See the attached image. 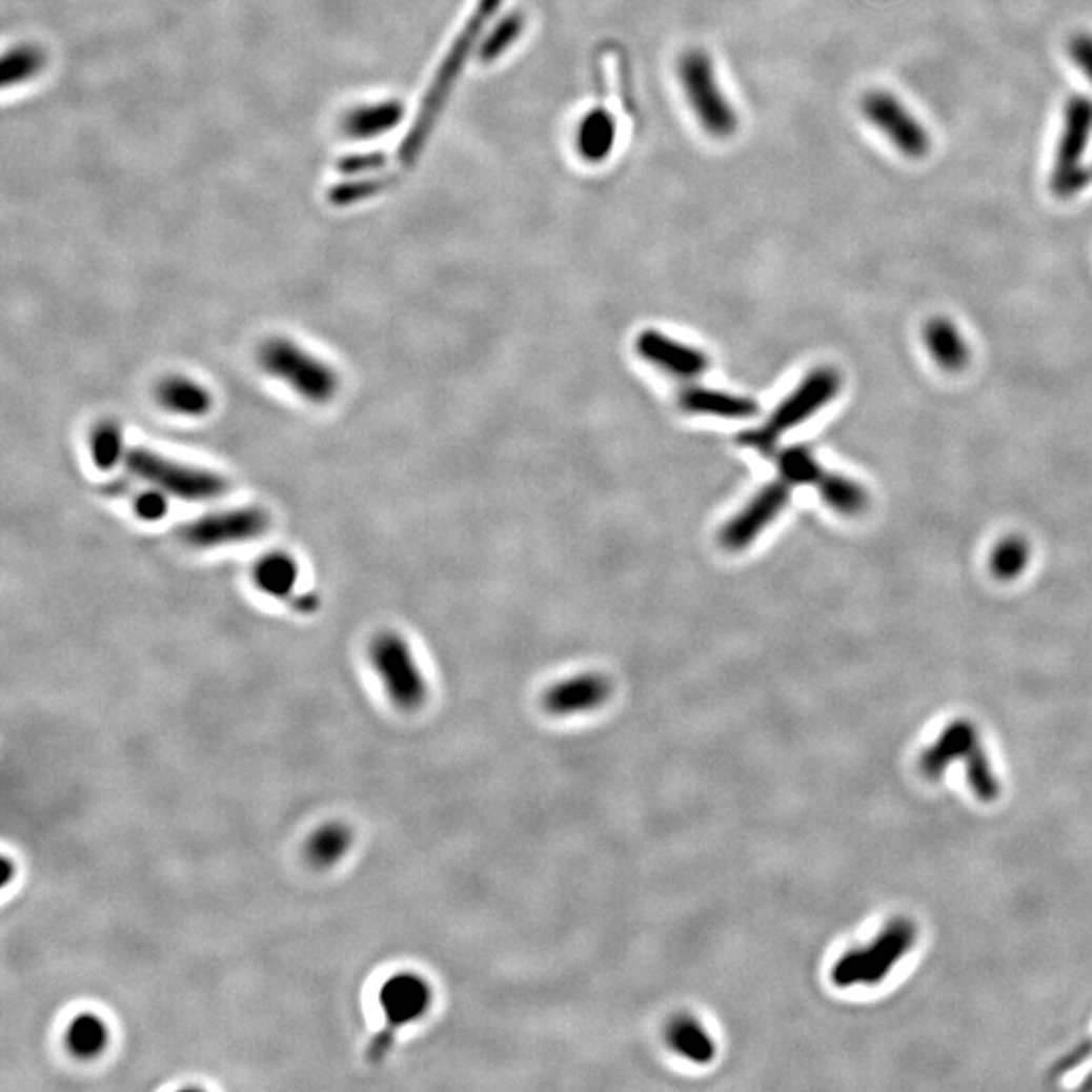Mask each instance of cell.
Instances as JSON below:
<instances>
[{"label": "cell", "mask_w": 1092, "mask_h": 1092, "mask_svg": "<svg viewBox=\"0 0 1092 1092\" xmlns=\"http://www.w3.org/2000/svg\"><path fill=\"white\" fill-rule=\"evenodd\" d=\"M258 361L269 377L282 381L314 405H326L339 392L337 370L291 340L271 339L263 342Z\"/></svg>", "instance_id": "1"}, {"label": "cell", "mask_w": 1092, "mask_h": 1092, "mask_svg": "<svg viewBox=\"0 0 1092 1092\" xmlns=\"http://www.w3.org/2000/svg\"><path fill=\"white\" fill-rule=\"evenodd\" d=\"M840 385V375L833 368H817L809 372L802 385L767 419V423L763 427L741 433L739 443L763 456L775 453L781 436L787 433L791 427L804 423L809 417L815 416L822 407H826L837 395Z\"/></svg>", "instance_id": "2"}, {"label": "cell", "mask_w": 1092, "mask_h": 1092, "mask_svg": "<svg viewBox=\"0 0 1092 1092\" xmlns=\"http://www.w3.org/2000/svg\"><path fill=\"white\" fill-rule=\"evenodd\" d=\"M124 462L140 480L153 484L164 494L177 496L188 502L217 500L229 490V482L221 473L186 466L146 447H132L126 451Z\"/></svg>", "instance_id": "3"}, {"label": "cell", "mask_w": 1092, "mask_h": 1092, "mask_svg": "<svg viewBox=\"0 0 1092 1092\" xmlns=\"http://www.w3.org/2000/svg\"><path fill=\"white\" fill-rule=\"evenodd\" d=\"M431 1002L433 991L425 977L413 971H401L389 977L379 991L383 1028L368 1042L366 1060L379 1065L389 1054L397 1034L427 1014Z\"/></svg>", "instance_id": "4"}, {"label": "cell", "mask_w": 1092, "mask_h": 1092, "mask_svg": "<svg viewBox=\"0 0 1092 1092\" xmlns=\"http://www.w3.org/2000/svg\"><path fill=\"white\" fill-rule=\"evenodd\" d=\"M912 941L914 927L910 923L896 921L888 925L876 938L840 957L832 969L833 986L846 989L881 984L886 973L909 953Z\"/></svg>", "instance_id": "5"}, {"label": "cell", "mask_w": 1092, "mask_h": 1092, "mask_svg": "<svg viewBox=\"0 0 1092 1092\" xmlns=\"http://www.w3.org/2000/svg\"><path fill=\"white\" fill-rule=\"evenodd\" d=\"M1092 136V100L1087 96H1074L1065 105L1063 130L1056 146V160L1052 170V190L1058 197H1074L1091 181V173L1083 164Z\"/></svg>", "instance_id": "6"}, {"label": "cell", "mask_w": 1092, "mask_h": 1092, "mask_svg": "<svg viewBox=\"0 0 1092 1092\" xmlns=\"http://www.w3.org/2000/svg\"><path fill=\"white\" fill-rule=\"evenodd\" d=\"M953 761L965 763L969 787L979 800L991 802L997 795V781L993 777L988 754L979 743L975 728L963 721L949 725L941 732L935 745L923 754L921 767L929 775H938Z\"/></svg>", "instance_id": "7"}, {"label": "cell", "mask_w": 1092, "mask_h": 1092, "mask_svg": "<svg viewBox=\"0 0 1092 1092\" xmlns=\"http://www.w3.org/2000/svg\"><path fill=\"white\" fill-rule=\"evenodd\" d=\"M678 72L690 107L699 116L704 130L716 138H727L734 134L739 118L721 89L708 55L703 52L686 53L680 59Z\"/></svg>", "instance_id": "8"}, {"label": "cell", "mask_w": 1092, "mask_h": 1092, "mask_svg": "<svg viewBox=\"0 0 1092 1092\" xmlns=\"http://www.w3.org/2000/svg\"><path fill=\"white\" fill-rule=\"evenodd\" d=\"M370 662L385 684L390 701L403 710H417L427 699V682L417 666L409 644L385 631L370 644Z\"/></svg>", "instance_id": "9"}, {"label": "cell", "mask_w": 1092, "mask_h": 1092, "mask_svg": "<svg viewBox=\"0 0 1092 1092\" xmlns=\"http://www.w3.org/2000/svg\"><path fill=\"white\" fill-rule=\"evenodd\" d=\"M862 112L868 122L888 138L903 157L921 160L931 150L927 128L910 114L909 107L888 92H872L864 98Z\"/></svg>", "instance_id": "10"}, {"label": "cell", "mask_w": 1092, "mask_h": 1092, "mask_svg": "<svg viewBox=\"0 0 1092 1092\" xmlns=\"http://www.w3.org/2000/svg\"><path fill=\"white\" fill-rule=\"evenodd\" d=\"M269 528V517L261 508H234L188 522L181 530L184 543L197 548L237 545L254 541Z\"/></svg>", "instance_id": "11"}, {"label": "cell", "mask_w": 1092, "mask_h": 1092, "mask_svg": "<svg viewBox=\"0 0 1092 1092\" xmlns=\"http://www.w3.org/2000/svg\"><path fill=\"white\" fill-rule=\"evenodd\" d=\"M789 488L787 484H771L763 488L753 500L721 530V545L728 550H743L753 543L754 539L775 521L781 510L787 506Z\"/></svg>", "instance_id": "12"}, {"label": "cell", "mask_w": 1092, "mask_h": 1092, "mask_svg": "<svg viewBox=\"0 0 1092 1092\" xmlns=\"http://www.w3.org/2000/svg\"><path fill=\"white\" fill-rule=\"evenodd\" d=\"M635 350L646 363L686 381L699 379L710 364L703 350L670 339L660 330H644L635 340Z\"/></svg>", "instance_id": "13"}, {"label": "cell", "mask_w": 1092, "mask_h": 1092, "mask_svg": "<svg viewBox=\"0 0 1092 1092\" xmlns=\"http://www.w3.org/2000/svg\"><path fill=\"white\" fill-rule=\"evenodd\" d=\"M611 694V684L599 674H583L569 678L552 688H548L543 696L546 712L554 716H569L595 710Z\"/></svg>", "instance_id": "14"}, {"label": "cell", "mask_w": 1092, "mask_h": 1092, "mask_svg": "<svg viewBox=\"0 0 1092 1092\" xmlns=\"http://www.w3.org/2000/svg\"><path fill=\"white\" fill-rule=\"evenodd\" d=\"M682 411L690 416L721 417V419H749L756 413V403L749 397L732 395L727 390L690 387L678 397Z\"/></svg>", "instance_id": "15"}, {"label": "cell", "mask_w": 1092, "mask_h": 1092, "mask_svg": "<svg viewBox=\"0 0 1092 1092\" xmlns=\"http://www.w3.org/2000/svg\"><path fill=\"white\" fill-rule=\"evenodd\" d=\"M668 1046L692 1065H710L716 1056V1042L692 1015H676L666 1028Z\"/></svg>", "instance_id": "16"}, {"label": "cell", "mask_w": 1092, "mask_h": 1092, "mask_svg": "<svg viewBox=\"0 0 1092 1092\" xmlns=\"http://www.w3.org/2000/svg\"><path fill=\"white\" fill-rule=\"evenodd\" d=\"M158 403L182 417L207 416L213 407V397L203 385L186 377H168L157 389Z\"/></svg>", "instance_id": "17"}, {"label": "cell", "mask_w": 1092, "mask_h": 1092, "mask_svg": "<svg viewBox=\"0 0 1092 1092\" xmlns=\"http://www.w3.org/2000/svg\"><path fill=\"white\" fill-rule=\"evenodd\" d=\"M615 122L605 109L589 112L577 128V150L587 162H603L615 144Z\"/></svg>", "instance_id": "18"}, {"label": "cell", "mask_w": 1092, "mask_h": 1092, "mask_svg": "<svg viewBox=\"0 0 1092 1092\" xmlns=\"http://www.w3.org/2000/svg\"><path fill=\"white\" fill-rule=\"evenodd\" d=\"M298 563L286 552H269L261 557L254 569V581L261 593L269 598L286 599L298 583Z\"/></svg>", "instance_id": "19"}, {"label": "cell", "mask_w": 1092, "mask_h": 1092, "mask_svg": "<svg viewBox=\"0 0 1092 1092\" xmlns=\"http://www.w3.org/2000/svg\"><path fill=\"white\" fill-rule=\"evenodd\" d=\"M925 340L936 363L947 370H959L969 359L967 344L957 326L945 318H935L927 324Z\"/></svg>", "instance_id": "20"}, {"label": "cell", "mask_w": 1092, "mask_h": 1092, "mask_svg": "<svg viewBox=\"0 0 1092 1092\" xmlns=\"http://www.w3.org/2000/svg\"><path fill=\"white\" fill-rule=\"evenodd\" d=\"M107 1042H109L107 1024L96 1014H81L74 1017V1022L67 1028V1034H65L67 1050L81 1060L98 1058L107 1048Z\"/></svg>", "instance_id": "21"}, {"label": "cell", "mask_w": 1092, "mask_h": 1092, "mask_svg": "<svg viewBox=\"0 0 1092 1092\" xmlns=\"http://www.w3.org/2000/svg\"><path fill=\"white\" fill-rule=\"evenodd\" d=\"M403 118V105L399 102L368 105L355 109L344 120V130L352 138H370L383 132L392 130Z\"/></svg>", "instance_id": "22"}, {"label": "cell", "mask_w": 1092, "mask_h": 1092, "mask_svg": "<svg viewBox=\"0 0 1092 1092\" xmlns=\"http://www.w3.org/2000/svg\"><path fill=\"white\" fill-rule=\"evenodd\" d=\"M820 494L828 506H832L835 512L854 517L860 514L868 506V494L860 486L858 482L842 476V473H830L826 471L822 480L817 482Z\"/></svg>", "instance_id": "23"}, {"label": "cell", "mask_w": 1092, "mask_h": 1092, "mask_svg": "<svg viewBox=\"0 0 1092 1092\" xmlns=\"http://www.w3.org/2000/svg\"><path fill=\"white\" fill-rule=\"evenodd\" d=\"M352 844V833L344 824H326L314 832L306 846V856L318 868L335 866L346 856Z\"/></svg>", "instance_id": "24"}, {"label": "cell", "mask_w": 1092, "mask_h": 1092, "mask_svg": "<svg viewBox=\"0 0 1092 1092\" xmlns=\"http://www.w3.org/2000/svg\"><path fill=\"white\" fill-rule=\"evenodd\" d=\"M777 468H780L783 480L793 486H807V484L817 486V482L826 473L817 464L813 451L806 445H793V447L780 451Z\"/></svg>", "instance_id": "25"}, {"label": "cell", "mask_w": 1092, "mask_h": 1092, "mask_svg": "<svg viewBox=\"0 0 1092 1092\" xmlns=\"http://www.w3.org/2000/svg\"><path fill=\"white\" fill-rule=\"evenodd\" d=\"M89 449H92V460H94L96 468L104 469V471L116 468L120 464V460L126 458V451H128V449H124L122 427L114 421L100 423L92 433Z\"/></svg>", "instance_id": "26"}, {"label": "cell", "mask_w": 1092, "mask_h": 1092, "mask_svg": "<svg viewBox=\"0 0 1092 1092\" xmlns=\"http://www.w3.org/2000/svg\"><path fill=\"white\" fill-rule=\"evenodd\" d=\"M1030 559V548L1024 539L1008 537L991 552V571L997 579L1012 581L1026 569Z\"/></svg>", "instance_id": "27"}, {"label": "cell", "mask_w": 1092, "mask_h": 1092, "mask_svg": "<svg viewBox=\"0 0 1092 1092\" xmlns=\"http://www.w3.org/2000/svg\"><path fill=\"white\" fill-rule=\"evenodd\" d=\"M43 65V55L33 47H19L6 53L2 61V87H11L15 83H23L35 76Z\"/></svg>", "instance_id": "28"}, {"label": "cell", "mask_w": 1092, "mask_h": 1092, "mask_svg": "<svg viewBox=\"0 0 1092 1092\" xmlns=\"http://www.w3.org/2000/svg\"><path fill=\"white\" fill-rule=\"evenodd\" d=\"M1083 1068H1085V1076L1080 1078V1087L1089 1089L1092 1087V1040L1083 1042L1076 1050H1072L1058 1063V1067L1054 1068L1052 1074L1058 1080H1068L1072 1074L1080 1072Z\"/></svg>", "instance_id": "29"}, {"label": "cell", "mask_w": 1092, "mask_h": 1092, "mask_svg": "<svg viewBox=\"0 0 1092 1092\" xmlns=\"http://www.w3.org/2000/svg\"><path fill=\"white\" fill-rule=\"evenodd\" d=\"M522 33V19L512 15V17H506L500 25L496 26L494 31L490 33V37L484 41V47H482V59L486 61H492L498 55L506 52Z\"/></svg>", "instance_id": "30"}, {"label": "cell", "mask_w": 1092, "mask_h": 1092, "mask_svg": "<svg viewBox=\"0 0 1092 1092\" xmlns=\"http://www.w3.org/2000/svg\"><path fill=\"white\" fill-rule=\"evenodd\" d=\"M162 490H150V492H142V494L136 498L134 502V510L136 514L146 522H157L160 519L166 517V510H168V500Z\"/></svg>", "instance_id": "31"}, {"label": "cell", "mask_w": 1092, "mask_h": 1092, "mask_svg": "<svg viewBox=\"0 0 1092 1092\" xmlns=\"http://www.w3.org/2000/svg\"><path fill=\"white\" fill-rule=\"evenodd\" d=\"M1068 55L1080 74L1092 83V35L1076 33L1068 41Z\"/></svg>", "instance_id": "32"}, {"label": "cell", "mask_w": 1092, "mask_h": 1092, "mask_svg": "<svg viewBox=\"0 0 1092 1092\" xmlns=\"http://www.w3.org/2000/svg\"><path fill=\"white\" fill-rule=\"evenodd\" d=\"M385 164V157L381 153H375V155H359V157L344 158L340 162V168L348 175H357V173H368V170H379L381 166Z\"/></svg>", "instance_id": "33"}]
</instances>
